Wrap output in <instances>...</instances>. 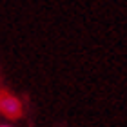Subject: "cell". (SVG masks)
<instances>
[{
	"mask_svg": "<svg viewBox=\"0 0 127 127\" xmlns=\"http://www.w3.org/2000/svg\"><path fill=\"white\" fill-rule=\"evenodd\" d=\"M0 113L9 120H18L22 116V102L9 91H0Z\"/></svg>",
	"mask_w": 127,
	"mask_h": 127,
	"instance_id": "6da1fadb",
	"label": "cell"
},
{
	"mask_svg": "<svg viewBox=\"0 0 127 127\" xmlns=\"http://www.w3.org/2000/svg\"><path fill=\"white\" fill-rule=\"evenodd\" d=\"M0 127H9V125H0Z\"/></svg>",
	"mask_w": 127,
	"mask_h": 127,
	"instance_id": "7a4b0ae2",
	"label": "cell"
}]
</instances>
